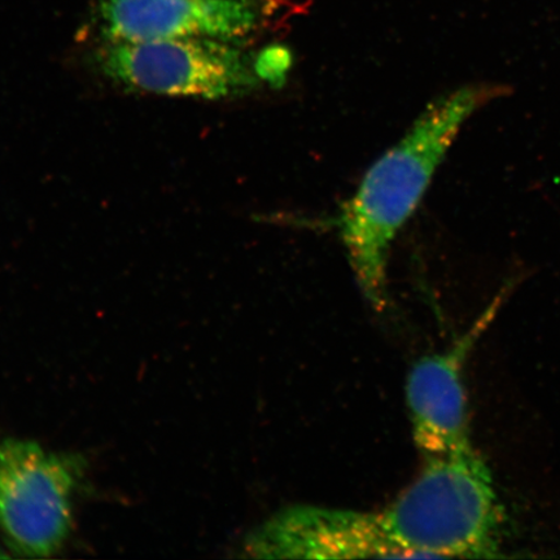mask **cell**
I'll list each match as a JSON object with an SVG mask.
<instances>
[{
	"mask_svg": "<svg viewBox=\"0 0 560 560\" xmlns=\"http://www.w3.org/2000/svg\"><path fill=\"white\" fill-rule=\"evenodd\" d=\"M85 470L82 455L48 452L34 441H0V530L13 551L46 558L65 546Z\"/></svg>",
	"mask_w": 560,
	"mask_h": 560,
	"instance_id": "obj_4",
	"label": "cell"
},
{
	"mask_svg": "<svg viewBox=\"0 0 560 560\" xmlns=\"http://www.w3.org/2000/svg\"><path fill=\"white\" fill-rule=\"evenodd\" d=\"M508 88L467 86L439 97L363 178L339 220L342 244L363 295L376 311L388 304L392 242L422 200L462 125Z\"/></svg>",
	"mask_w": 560,
	"mask_h": 560,
	"instance_id": "obj_1",
	"label": "cell"
},
{
	"mask_svg": "<svg viewBox=\"0 0 560 560\" xmlns=\"http://www.w3.org/2000/svg\"><path fill=\"white\" fill-rule=\"evenodd\" d=\"M231 40L180 38L108 42L102 73L137 93L217 101L248 94L270 82L261 56L250 61Z\"/></svg>",
	"mask_w": 560,
	"mask_h": 560,
	"instance_id": "obj_3",
	"label": "cell"
},
{
	"mask_svg": "<svg viewBox=\"0 0 560 560\" xmlns=\"http://www.w3.org/2000/svg\"><path fill=\"white\" fill-rule=\"evenodd\" d=\"M243 556L254 559L401 558L376 513L292 506L249 532Z\"/></svg>",
	"mask_w": 560,
	"mask_h": 560,
	"instance_id": "obj_6",
	"label": "cell"
},
{
	"mask_svg": "<svg viewBox=\"0 0 560 560\" xmlns=\"http://www.w3.org/2000/svg\"><path fill=\"white\" fill-rule=\"evenodd\" d=\"M376 515L401 558H495L505 523L492 472L472 445L424 458L418 479Z\"/></svg>",
	"mask_w": 560,
	"mask_h": 560,
	"instance_id": "obj_2",
	"label": "cell"
},
{
	"mask_svg": "<svg viewBox=\"0 0 560 560\" xmlns=\"http://www.w3.org/2000/svg\"><path fill=\"white\" fill-rule=\"evenodd\" d=\"M10 555H7V552H3L2 549H0V558H9Z\"/></svg>",
	"mask_w": 560,
	"mask_h": 560,
	"instance_id": "obj_8",
	"label": "cell"
},
{
	"mask_svg": "<svg viewBox=\"0 0 560 560\" xmlns=\"http://www.w3.org/2000/svg\"><path fill=\"white\" fill-rule=\"evenodd\" d=\"M513 285L501 290L480 317L444 352L420 359L406 382V402L418 451L436 457L470 446V423L465 387L468 355L488 331Z\"/></svg>",
	"mask_w": 560,
	"mask_h": 560,
	"instance_id": "obj_5",
	"label": "cell"
},
{
	"mask_svg": "<svg viewBox=\"0 0 560 560\" xmlns=\"http://www.w3.org/2000/svg\"><path fill=\"white\" fill-rule=\"evenodd\" d=\"M100 16L108 42L233 40L258 21L248 0H102Z\"/></svg>",
	"mask_w": 560,
	"mask_h": 560,
	"instance_id": "obj_7",
	"label": "cell"
}]
</instances>
